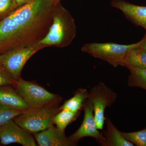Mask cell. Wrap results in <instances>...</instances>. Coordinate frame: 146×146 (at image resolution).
<instances>
[{
    "instance_id": "6da1fadb",
    "label": "cell",
    "mask_w": 146,
    "mask_h": 146,
    "mask_svg": "<svg viewBox=\"0 0 146 146\" xmlns=\"http://www.w3.org/2000/svg\"><path fill=\"white\" fill-rule=\"evenodd\" d=\"M56 4L53 0H33L0 21L5 52L41 41L49 30Z\"/></svg>"
},
{
    "instance_id": "7a4b0ae2",
    "label": "cell",
    "mask_w": 146,
    "mask_h": 146,
    "mask_svg": "<svg viewBox=\"0 0 146 146\" xmlns=\"http://www.w3.org/2000/svg\"><path fill=\"white\" fill-rule=\"evenodd\" d=\"M76 35L74 20L70 12L59 2L56 5L49 30L39 43L45 48H65L70 44Z\"/></svg>"
},
{
    "instance_id": "3957f363",
    "label": "cell",
    "mask_w": 146,
    "mask_h": 146,
    "mask_svg": "<svg viewBox=\"0 0 146 146\" xmlns=\"http://www.w3.org/2000/svg\"><path fill=\"white\" fill-rule=\"evenodd\" d=\"M31 108H39L59 105L62 97L52 94L33 82L27 81L20 77L13 86Z\"/></svg>"
},
{
    "instance_id": "277c9868",
    "label": "cell",
    "mask_w": 146,
    "mask_h": 146,
    "mask_svg": "<svg viewBox=\"0 0 146 146\" xmlns=\"http://www.w3.org/2000/svg\"><path fill=\"white\" fill-rule=\"evenodd\" d=\"M59 105L31 108L13 118L18 125L32 134L45 130L54 125V116L60 111Z\"/></svg>"
},
{
    "instance_id": "5b68a950",
    "label": "cell",
    "mask_w": 146,
    "mask_h": 146,
    "mask_svg": "<svg viewBox=\"0 0 146 146\" xmlns=\"http://www.w3.org/2000/svg\"><path fill=\"white\" fill-rule=\"evenodd\" d=\"M139 42L129 45L120 44L114 43H91L82 47L83 52L99 58L109 63L113 67H123L124 62L128 52L138 48Z\"/></svg>"
},
{
    "instance_id": "8992f818",
    "label": "cell",
    "mask_w": 146,
    "mask_h": 146,
    "mask_svg": "<svg viewBox=\"0 0 146 146\" xmlns=\"http://www.w3.org/2000/svg\"><path fill=\"white\" fill-rule=\"evenodd\" d=\"M45 47L38 43L30 46L10 50L0 54V64L15 80L21 77L25 64L36 52Z\"/></svg>"
},
{
    "instance_id": "52a82bcc",
    "label": "cell",
    "mask_w": 146,
    "mask_h": 146,
    "mask_svg": "<svg viewBox=\"0 0 146 146\" xmlns=\"http://www.w3.org/2000/svg\"><path fill=\"white\" fill-rule=\"evenodd\" d=\"M117 98V94L102 82L94 86L89 93L88 99L93 104L94 117L99 130L103 129L106 120L105 110L115 102Z\"/></svg>"
},
{
    "instance_id": "ba28073f",
    "label": "cell",
    "mask_w": 146,
    "mask_h": 146,
    "mask_svg": "<svg viewBox=\"0 0 146 146\" xmlns=\"http://www.w3.org/2000/svg\"><path fill=\"white\" fill-rule=\"evenodd\" d=\"M82 110L84 112L83 121L80 127L69 137L74 145H76L80 140L85 137L95 138L100 145L106 146V140L102 133L97 127L94 115L93 104L89 100L85 102Z\"/></svg>"
},
{
    "instance_id": "9c48e42d",
    "label": "cell",
    "mask_w": 146,
    "mask_h": 146,
    "mask_svg": "<svg viewBox=\"0 0 146 146\" xmlns=\"http://www.w3.org/2000/svg\"><path fill=\"white\" fill-rule=\"evenodd\" d=\"M0 142L3 145L18 143L23 146H37L32 133L18 125L13 119L1 126Z\"/></svg>"
},
{
    "instance_id": "30bf717a",
    "label": "cell",
    "mask_w": 146,
    "mask_h": 146,
    "mask_svg": "<svg viewBox=\"0 0 146 146\" xmlns=\"http://www.w3.org/2000/svg\"><path fill=\"white\" fill-rule=\"evenodd\" d=\"M110 5L121 11L132 23L146 30V6L135 5L124 0H112Z\"/></svg>"
},
{
    "instance_id": "8fae6325",
    "label": "cell",
    "mask_w": 146,
    "mask_h": 146,
    "mask_svg": "<svg viewBox=\"0 0 146 146\" xmlns=\"http://www.w3.org/2000/svg\"><path fill=\"white\" fill-rule=\"evenodd\" d=\"M37 145L39 146H73L74 144L54 125L33 134Z\"/></svg>"
},
{
    "instance_id": "7c38bea8",
    "label": "cell",
    "mask_w": 146,
    "mask_h": 146,
    "mask_svg": "<svg viewBox=\"0 0 146 146\" xmlns=\"http://www.w3.org/2000/svg\"><path fill=\"white\" fill-rule=\"evenodd\" d=\"M11 85L0 86V106L25 112L30 107Z\"/></svg>"
},
{
    "instance_id": "4fadbf2b",
    "label": "cell",
    "mask_w": 146,
    "mask_h": 146,
    "mask_svg": "<svg viewBox=\"0 0 146 146\" xmlns=\"http://www.w3.org/2000/svg\"><path fill=\"white\" fill-rule=\"evenodd\" d=\"M106 129L104 135L106 140V146H133L134 145L124 138L121 131L118 130L111 120L106 118Z\"/></svg>"
},
{
    "instance_id": "5bb4252c",
    "label": "cell",
    "mask_w": 146,
    "mask_h": 146,
    "mask_svg": "<svg viewBox=\"0 0 146 146\" xmlns=\"http://www.w3.org/2000/svg\"><path fill=\"white\" fill-rule=\"evenodd\" d=\"M89 93L86 89H79L74 93V96L67 100L62 106L60 110L66 109L70 111H81L85 102L89 98Z\"/></svg>"
},
{
    "instance_id": "9a60e30c",
    "label": "cell",
    "mask_w": 146,
    "mask_h": 146,
    "mask_svg": "<svg viewBox=\"0 0 146 146\" xmlns=\"http://www.w3.org/2000/svg\"><path fill=\"white\" fill-rule=\"evenodd\" d=\"M123 67L146 69V50L136 48L128 52Z\"/></svg>"
},
{
    "instance_id": "2e32d148",
    "label": "cell",
    "mask_w": 146,
    "mask_h": 146,
    "mask_svg": "<svg viewBox=\"0 0 146 146\" xmlns=\"http://www.w3.org/2000/svg\"><path fill=\"white\" fill-rule=\"evenodd\" d=\"M81 111H70L66 109L61 110L56 115L53 119L54 124L62 132H65L66 127L76 119Z\"/></svg>"
},
{
    "instance_id": "e0dca14e",
    "label": "cell",
    "mask_w": 146,
    "mask_h": 146,
    "mask_svg": "<svg viewBox=\"0 0 146 146\" xmlns=\"http://www.w3.org/2000/svg\"><path fill=\"white\" fill-rule=\"evenodd\" d=\"M129 72L128 85L146 90V69L127 68Z\"/></svg>"
},
{
    "instance_id": "ac0fdd59",
    "label": "cell",
    "mask_w": 146,
    "mask_h": 146,
    "mask_svg": "<svg viewBox=\"0 0 146 146\" xmlns=\"http://www.w3.org/2000/svg\"><path fill=\"white\" fill-rule=\"evenodd\" d=\"M126 140L138 146H146V128L139 131L132 132H121Z\"/></svg>"
},
{
    "instance_id": "d6986e66",
    "label": "cell",
    "mask_w": 146,
    "mask_h": 146,
    "mask_svg": "<svg viewBox=\"0 0 146 146\" xmlns=\"http://www.w3.org/2000/svg\"><path fill=\"white\" fill-rule=\"evenodd\" d=\"M23 112L19 110L0 106V126L5 124L10 120L13 119V118Z\"/></svg>"
},
{
    "instance_id": "ffe728a7",
    "label": "cell",
    "mask_w": 146,
    "mask_h": 146,
    "mask_svg": "<svg viewBox=\"0 0 146 146\" xmlns=\"http://www.w3.org/2000/svg\"><path fill=\"white\" fill-rule=\"evenodd\" d=\"M17 8L14 0H0V21Z\"/></svg>"
},
{
    "instance_id": "44dd1931",
    "label": "cell",
    "mask_w": 146,
    "mask_h": 146,
    "mask_svg": "<svg viewBox=\"0 0 146 146\" xmlns=\"http://www.w3.org/2000/svg\"><path fill=\"white\" fill-rule=\"evenodd\" d=\"M16 80L0 64V86L4 85L13 86Z\"/></svg>"
},
{
    "instance_id": "7402d4cb",
    "label": "cell",
    "mask_w": 146,
    "mask_h": 146,
    "mask_svg": "<svg viewBox=\"0 0 146 146\" xmlns=\"http://www.w3.org/2000/svg\"><path fill=\"white\" fill-rule=\"evenodd\" d=\"M138 48L146 50V32L143 39L139 42Z\"/></svg>"
},
{
    "instance_id": "603a6c76",
    "label": "cell",
    "mask_w": 146,
    "mask_h": 146,
    "mask_svg": "<svg viewBox=\"0 0 146 146\" xmlns=\"http://www.w3.org/2000/svg\"><path fill=\"white\" fill-rule=\"evenodd\" d=\"M18 7L31 2L33 0H14Z\"/></svg>"
},
{
    "instance_id": "cb8c5ba5",
    "label": "cell",
    "mask_w": 146,
    "mask_h": 146,
    "mask_svg": "<svg viewBox=\"0 0 146 146\" xmlns=\"http://www.w3.org/2000/svg\"><path fill=\"white\" fill-rule=\"evenodd\" d=\"M53 1L56 3H58L60 2V0H53Z\"/></svg>"
},
{
    "instance_id": "d4e9b609",
    "label": "cell",
    "mask_w": 146,
    "mask_h": 146,
    "mask_svg": "<svg viewBox=\"0 0 146 146\" xmlns=\"http://www.w3.org/2000/svg\"><path fill=\"white\" fill-rule=\"evenodd\" d=\"M0 136H1V126H0Z\"/></svg>"
}]
</instances>
